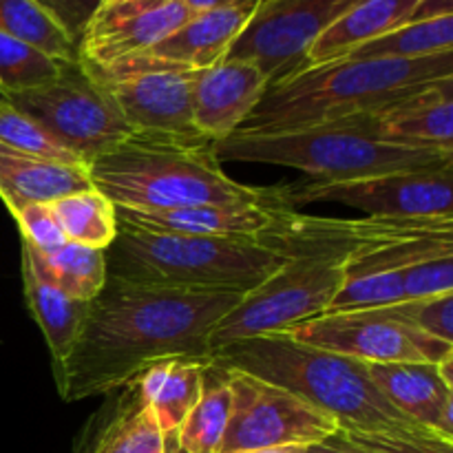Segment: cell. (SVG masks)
<instances>
[{
	"label": "cell",
	"instance_id": "6da1fadb",
	"mask_svg": "<svg viewBox=\"0 0 453 453\" xmlns=\"http://www.w3.org/2000/svg\"><path fill=\"white\" fill-rule=\"evenodd\" d=\"M242 296L237 290H175L106 279L73 349L53 372L60 398L106 396L159 361L211 363V330Z\"/></svg>",
	"mask_w": 453,
	"mask_h": 453
},
{
	"label": "cell",
	"instance_id": "7a4b0ae2",
	"mask_svg": "<svg viewBox=\"0 0 453 453\" xmlns=\"http://www.w3.org/2000/svg\"><path fill=\"white\" fill-rule=\"evenodd\" d=\"M97 193L115 208L177 211L193 206L283 208L281 186H246L230 180L211 140L137 135L88 164Z\"/></svg>",
	"mask_w": 453,
	"mask_h": 453
},
{
	"label": "cell",
	"instance_id": "3957f363",
	"mask_svg": "<svg viewBox=\"0 0 453 453\" xmlns=\"http://www.w3.org/2000/svg\"><path fill=\"white\" fill-rule=\"evenodd\" d=\"M453 78V51L411 60L367 58L303 66L270 84L234 133L270 135L376 113L425 87Z\"/></svg>",
	"mask_w": 453,
	"mask_h": 453
},
{
	"label": "cell",
	"instance_id": "277c9868",
	"mask_svg": "<svg viewBox=\"0 0 453 453\" xmlns=\"http://www.w3.org/2000/svg\"><path fill=\"white\" fill-rule=\"evenodd\" d=\"M208 358L219 370L246 372L288 389L332 416L339 429L363 434H434L385 401L367 372V363L303 345L288 334L234 341L211 352Z\"/></svg>",
	"mask_w": 453,
	"mask_h": 453
},
{
	"label": "cell",
	"instance_id": "5b68a950",
	"mask_svg": "<svg viewBox=\"0 0 453 453\" xmlns=\"http://www.w3.org/2000/svg\"><path fill=\"white\" fill-rule=\"evenodd\" d=\"M215 155L219 162L296 168L310 180L321 181H348L389 173L438 171L453 166L451 150L388 140L379 131L376 113L270 135L233 133L217 142Z\"/></svg>",
	"mask_w": 453,
	"mask_h": 453
},
{
	"label": "cell",
	"instance_id": "8992f818",
	"mask_svg": "<svg viewBox=\"0 0 453 453\" xmlns=\"http://www.w3.org/2000/svg\"><path fill=\"white\" fill-rule=\"evenodd\" d=\"M109 279L175 290L248 292L288 259L248 239L184 237L118 224L104 250Z\"/></svg>",
	"mask_w": 453,
	"mask_h": 453
},
{
	"label": "cell",
	"instance_id": "52a82bcc",
	"mask_svg": "<svg viewBox=\"0 0 453 453\" xmlns=\"http://www.w3.org/2000/svg\"><path fill=\"white\" fill-rule=\"evenodd\" d=\"M345 283V265L336 261H286L259 286L243 292L239 303L208 336V357L234 341L286 334L299 323L327 312L332 299Z\"/></svg>",
	"mask_w": 453,
	"mask_h": 453
},
{
	"label": "cell",
	"instance_id": "ba28073f",
	"mask_svg": "<svg viewBox=\"0 0 453 453\" xmlns=\"http://www.w3.org/2000/svg\"><path fill=\"white\" fill-rule=\"evenodd\" d=\"M4 100L35 119L87 168L133 135L113 97L91 80L80 62H66L56 82L13 93Z\"/></svg>",
	"mask_w": 453,
	"mask_h": 453
},
{
	"label": "cell",
	"instance_id": "9c48e42d",
	"mask_svg": "<svg viewBox=\"0 0 453 453\" xmlns=\"http://www.w3.org/2000/svg\"><path fill=\"white\" fill-rule=\"evenodd\" d=\"M453 234V217L442 219H394V217H341L303 215L286 211L279 224L259 239V246L277 252L283 259H317L349 264L380 248L416 239Z\"/></svg>",
	"mask_w": 453,
	"mask_h": 453
},
{
	"label": "cell",
	"instance_id": "30bf717a",
	"mask_svg": "<svg viewBox=\"0 0 453 453\" xmlns=\"http://www.w3.org/2000/svg\"><path fill=\"white\" fill-rule=\"evenodd\" d=\"M221 372L230 389V416L219 453L321 445L339 432L332 416L288 389L246 372Z\"/></svg>",
	"mask_w": 453,
	"mask_h": 453
},
{
	"label": "cell",
	"instance_id": "8fae6325",
	"mask_svg": "<svg viewBox=\"0 0 453 453\" xmlns=\"http://www.w3.org/2000/svg\"><path fill=\"white\" fill-rule=\"evenodd\" d=\"M453 166L438 171L389 173L348 181L310 180L281 186L288 211L312 202H334L365 212V217L394 219H442L453 217Z\"/></svg>",
	"mask_w": 453,
	"mask_h": 453
},
{
	"label": "cell",
	"instance_id": "7c38bea8",
	"mask_svg": "<svg viewBox=\"0 0 453 453\" xmlns=\"http://www.w3.org/2000/svg\"><path fill=\"white\" fill-rule=\"evenodd\" d=\"M295 341L363 363H438L453 357V345L425 334L394 310L330 312L286 332Z\"/></svg>",
	"mask_w": 453,
	"mask_h": 453
},
{
	"label": "cell",
	"instance_id": "4fadbf2b",
	"mask_svg": "<svg viewBox=\"0 0 453 453\" xmlns=\"http://www.w3.org/2000/svg\"><path fill=\"white\" fill-rule=\"evenodd\" d=\"M358 0H259L226 58L259 66L270 84L303 66L305 53Z\"/></svg>",
	"mask_w": 453,
	"mask_h": 453
},
{
	"label": "cell",
	"instance_id": "5bb4252c",
	"mask_svg": "<svg viewBox=\"0 0 453 453\" xmlns=\"http://www.w3.org/2000/svg\"><path fill=\"white\" fill-rule=\"evenodd\" d=\"M257 4L259 3L199 12L188 22H184L180 29L166 35L162 42L137 53V56L124 58L115 65L102 66V69L80 66L96 82H111V80L135 73H150V71L197 73V71H203L224 60L230 44L237 40V35L250 22Z\"/></svg>",
	"mask_w": 453,
	"mask_h": 453
},
{
	"label": "cell",
	"instance_id": "9a60e30c",
	"mask_svg": "<svg viewBox=\"0 0 453 453\" xmlns=\"http://www.w3.org/2000/svg\"><path fill=\"white\" fill-rule=\"evenodd\" d=\"M195 16L177 0L97 7L78 40V62L91 69L115 65L162 42Z\"/></svg>",
	"mask_w": 453,
	"mask_h": 453
},
{
	"label": "cell",
	"instance_id": "2e32d148",
	"mask_svg": "<svg viewBox=\"0 0 453 453\" xmlns=\"http://www.w3.org/2000/svg\"><path fill=\"white\" fill-rule=\"evenodd\" d=\"M197 73L150 71L97 84L113 97L124 122L137 135L208 140L193 124V84Z\"/></svg>",
	"mask_w": 453,
	"mask_h": 453
},
{
	"label": "cell",
	"instance_id": "e0dca14e",
	"mask_svg": "<svg viewBox=\"0 0 453 453\" xmlns=\"http://www.w3.org/2000/svg\"><path fill=\"white\" fill-rule=\"evenodd\" d=\"M265 91L268 78L259 66L248 60L224 58L195 75V128L215 144L226 140L250 118Z\"/></svg>",
	"mask_w": 453,
	"mask_h": 453
},
{
	"label": "cell",
	"instance_id": "ac0fdd59",
	"mask_svg": "<svg viewBox=\"0 0 453 453\" xmlns=\"http://www.w3.org/2000/svg\"><path fill=\"white\" fill-rule=\"evenodd\" d=\"M283 208L265 206H193L177 211H133L115 208L119 226L157 234L184 237H221L255 242L273 230Z\"/></svg>",
	"mask_w": 453,
	"mask_h": 453
},
{
	"label": "cell",
	"instance_id": "d6986e66",
	"mask_svg": "<svg viewBox=\"0 0 453 453\" xmlns=\"http://www.w3.org/2000/svg\"><path fill=\"white\" fill-rule=\"evenodd\" d=\"M385 401L414 423L453 442V389L432 363H367Z\"/></svg>",
	"mask_w": 453,
	"mask_h": 453
},
{
	"label": "cell",
	"instance_id": "ffe728a7",
	"mask_svg": "<svg viewBox=\"0 0 453 453\" xmlns=\"http://www.w3.org/2000/svg\"><path fill=\"white\" fill-rule=\"evenodd\" d=\"M88 418L73 453H166L153 411L142 403L137 383L124 385Z\"/></svg>",
	"mask_w": 453,
	"mask_h": 453
},
{
	"label": "cell",
	"instance_id": "44dd1931",
	"mask_svg": "<svg viewBox=\"0 0 453 453\" xmlns=\"http://www.w3.org/2000/svg\"><path fill=\"white\" fill-rule=\"evenodd\" d=\"M91 188L87 166L49 162L0 144V199L12 215L29 203H53Z\"/></svg>",
	"mask_w": 453,
	"mask_h": 453
},
{
	"label": "cell",
	"instance_id": "7402d4cb",
	"mask_svg": "<svg viewBox=\"0 0 453 453\" xmlns=\"http://www.w3.org/2000/svg\"><path fill=\"white\" fill-rule=\"evenodd\" d=\"M376 124L392 142L453 153V78L376 111Z\"/></svg>",
	"mask_w": 453,
	"mask_h": 453
},
{
	"label": "cell",
	"instance_id": "603a6c76",
	"mask_svg": "<svg viewBox=\"0 0 453 453\" xmlns=\"http://www.w3.org/2000/svg\"><path fill=\"white\" fill-rule=\"evenodd\" d=\"M211 363L171 358L159 361L135 379L142 403L153 411L166 453L177 451V434L203 392Z\"/></svg>",
	"mask_w": 453,
	"mask_h": 453
},
{
	"label": "cell",
	"instance_id": "cb8c5ba5",
	"mask_svg": "<svg viewBox=\"0 0 453 453\" xmlns=\"http://www.w3.org/2000/svg\"><path fill=\"white\" fill-rule=\"evenodd\" d=\"M423 0H358L305 53L303 66L336 60L352 49L414 20ZM301 66V69H303Z\"/></svg>",
	"mask_w": 453,
	"mask_h": 453
},
{
	"label": "cell",
	"instance_id": "d4e9b609",
	"mask_svg": "<svg viewBox=\"0 0 453 453\" xmlns=\"http://www.w3.org/2000/svg\"><path fill=\"white\" fill-rule=\"evenodd\" d=\"M22 290H25V301L31 317L42 330L44 343L51 354V370L56 372L73 349L91 303L69 299L56 288L44 283L31 270L25 257H22Z\"/></svg>",
	"mask_w": 453,
	"mask_h": 453
},
{
	"label": "cell",
	"instance_id": "484cf974",
	"mask_svg": "<svg viewBox=\"0 0 453 453\" xmlns=\"http://www.w3.org/2000/svg\"><path fill=\"white\" fill-rule=\"evenodd\" d=\"M20 243L22 257L29 261L31 270L69 299L91 303L106 286V257L100 248L66 242L51 255H40L22 239Z\"/></svg>",
	"mask_w": 453,
	"mask_h": 453
},
{
	"label": "cell",
	"instance_id": "4316f807",
	"mask_svg": "<svg viewBox=\"0 0 453 453\" xmlns=\"http://www.w3.org/2000/svg\"><path fill=\"white\" fill-rule=\"evenodd\" d=\"M449 51H453V16H438L405 22V25L352 49L341 58H352V60H367V58L411 60V58H427Z\"/></svg>",
	"mask_w": 453,
	"mask_h": 453
},
{
	"label": "cell",
	"instance_id": "83f0119b",
	"mask_svg": "<svg viewBox=\"0 0 453 453\" xmlns=\"http://www.w3.org/2000/svg\"><path fill=\"white\" fill-rule=\"evenodd\" d=\"M230 416V389L224 372L206 367L203 392L177 434L175 453H219Z\"/></svg>",
	"mask_w": 453,
	"mask_h": 453
},
{
	"label": "cell",
	"instance_id": "f1b7e54d",
	"mask_svg": "<svg viewBox=\"0 0 453 453\" xmlns=\"http://www.w3.org/2000/svg\"><path fill=\"white\" fill-rule=\"evenodd\" d=\"M0 34L31 44L58 62H78V44L35 0H0Z\"/></svg>",
	"mask_w": 453,
	"mask_h": 453
},
{
	"label": "cell",
	"instance_id": "f546056e",
	"mask_svg": "<svg viewBox=\"0 0 453 453\" xmlns=\"http://www.w3.org/2000/svg\"><path fill=\"white\" fill-rule=\"evenodd\" d=\"M51 211L66 242L106 250L118 234L115 206L96 188L66 195L51 203Z\"/></svg>",
	"mask_w": 453,
	"mask_h": 453
},
{
	"label": "cell",
	"instance_id": "4dcf8cb0",
	"mask_svg": "<svg viewBox=\"0 0 453 453\" xmlns=\"http://www.w3.org/2000/svg\"><path fill=\"white\" fill-rule=\"evenodd\" d=\"M62 66L65 62L53 60L31 44L0 34V93L4 97L56 82Z\"/></svg>",
	"mask_w": 453,
	"mask_h": 453
},
{
	"label": "cell",
	"instance_id": "1f68e13d",
	"mask_svg": "<svg viewBox=\"0 0 453 453\" xmlns=\"http://www.w3.org/2000/svg\"><path fill=\"white\" fill-rule=\"evenodd\" d=\"M405 290H403L401 270L389 273H370L361 277L345 279L343 286L332 299L330 312H363V310H383L403 303Z\"/></svg>",
	"mask_w": 453,
	"mask_h": 453
},
{
	"label": "cell",
	"instance_id": "d6a6232c",
	"mask_svg": "<svg viewBox=\"0 0 453 453\" xmlns=\"http://www.w3.org/2000/svg\"><path fill=\"white\" fill-rule=\"evenodd\" d=\"M0 144L18 153L34 155V157L49 159L60 164H80L66 149H62L35 119L18 111L9 102L0 104Z\"/></svg>",
	"mask_w": 453,
	"mask_h": 453
},
{
	"label": "cell",
	"instance_id": "836d02e7",
	"mask_svg": "<svg viewBox=\"0 0 453 453\" xmlns=\"http://www.w3.org/2000/svg\"><path fill=\"white\" fill-rule=\"evenodd\" d=\"M326 442L352 453H453V442L438 434H363L339 429Z\"/></svg>",
	"mask_w": 453,
	"mask_h": 453
},
{
	"label": "cell",
	"instance_id": "e575fe53",
	"mask_svg": "<svg viewBox=\"0 0 453 453\" xmlns=\"http://www.w3.org/2000/svg\"><path fill=\"white\" fill-rule=\"evenodd\" d=\"M389 310H394L398 317H403L425 334L453 345V295L403 301Z\"/></svg>",
	"mask_w": 453,
	"mask_h": 453
},
{
	"label": "cell",
	"instance_id": "d590c367",
	"mask_svg": "<svg viewBox=\"0 0 453 453\" xmlns=\"http://www.w3.org/2000/svg\"><path fill=\"white\" fill-rule=\"evenodd\" d=\"M405 299H432L453 295V255L434 257L401 270Z\"/></svg>",
	"mask_w": 453,
	"mask_h": 453
},
{
	"label": "cell",
	"instance_id": "8d00e7d4",
	"mask_svg": "<svg viewBox=\"0 0 453 453\" xmlns=\"http://www.w3.org/2000/svg\"><path fill=\"white\" fill-rule=\"evenodd\" d=\"M12 217L20 228L22 242L29 243L40 255H51L66 243L51 211V203H29V206L13 212Z\"/></svg>",
	"mask_w": 453,
	"mask_h": 453
},
{
	"label": "cell",
	"instance_id": "74e56055",
	"mask_svg": "<svg viewBox=\"0 0 453 453\" xmlns=\"http://www.w3.org/2000/svg\"><path fill=\"white\" fill-rule=\"evenodd\" d=\"M53 20L69 34V38L78 44L84 27L88 25L91 16L96 13L100 0H35Z\"/></svg>",
	"mask_w": 453,
	"mask_h": 453
},
{
	"label": "cell",
	"instance_id": "f35d334b",
	"mask_svg": "<svg viewBox=\"0 0 453 453\" xmlns=\"http://www.w3.org/2000/svg\"><path fill=\"white\" fill-rule=\"evenodd\" d=\"M184 7H188L190 12H212V9H226V7H239V4H252L259 3V0H177Z\"/></svg>",
	"mask_w": 453,
	"mask_h": 453
},
{
	"label": "cell",
	"instance_id": "ab89813d",
	"mask_svg": "<svg viewBox=\"0 0 453 453\" xmlns=\"http://www.w3.org/2000/svg\"><path fill=\"white\" fill-rule=\"evenodd\" d=\"M303 453H352V451L341 449V447L330 445V442H321V445H310V447H305Z\"/></svg>",
	"mask_w": 453,
	"mask_h": 453
},
{
	"label": "cell",
	"instance_id": "60d3db41",
	"mask_svg": "<svg viewBox=\"0 0 453 453\" xmlns=\"http://www.w3.org/2000/svg\"><path fill=\"white\" fill-rule=\"evenodd\" d=\"M305 447H279V449H261V451H246V453H303Z\"/></svg>",
	"mask_w": 453,
	"mask_h": 453
},
{
	"label": "cell",
	"instance_id": "b9f144b4",
	"mask_svg": "<svg viewBox=\"0 0 453 453\" xmlns=\"http://www.w3.org/2000/svg\"><path fill=\"white\" fill-rule=\"evenodd\" d=\"M128 3H149V0H100L97 7H115V4H128Z\"/></svg>",
	"mask_w": 453,
	"mask_h": 453
},
{
	"label": "cell",
	"instance_id": "7bdbcfd3",
	"mask_svg": "<svg viewBox=\"0 0 453 453\" xmlns=\"http://www.w3.org/2000/svg\"><path fill=\"white\" fill-rule=\"evenodd\" d=\"M4 102H7V100H4V96H3V93H0V104H4Z\"/></svg>",
	"mask_w": 453,
	"mask_h": 453
}]
</instances>
